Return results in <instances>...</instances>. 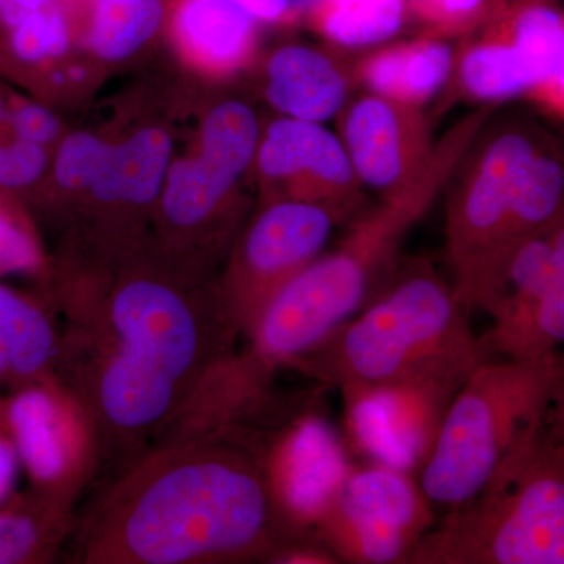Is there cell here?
<instances>
[{"instance_id": "cell-17", "label": "cell", "mask_w": 564, "mask_h": 564, "mask_svg": "<svg viewBox=\"0 0 564 564\" xmlns=\"http://www.w3.org/2000/svg\"><path fill=\"white\" fill-rule=\"evenodd\" d=\"M259 24L234 0H172L165 25L185 65L212 77H229L250 66Z\"/></svg>"}, {"instance_id": "cell-19", "label": "cell", "mask_w": 564, "mask_h": 564, "mask_svg": "<svg viewBox=\"0 0 564 564\" xmlns=\"http://www.w3.org/2000/svg\"><path fill=\"white\" fill-rule=\"evenodd\" d=\"M454 66L455 50L447 40L419 33L364 55L351 77L367 93L425 107L451 82Z\"/></svg>"}, {"instance_id": "cell-32", "label": "cell", "mask_w": 564, "mask_h": 564, "mask_svg": "<svg viewBox=\"0 0 564 564\" xmlns=\"http://www.w3.org/2000/svg\"><path fill=\"white\" fill-rule=\"evenodd\" d=\"M524 99L544 113L564 121V46L547 79L541 82Z\"/></svg>"}, {"instance_id": "cell-5", "label": "cell", "mask_w": 564, "mask_h": 564, "mask_svg": "<svg viewBox=\"0 0 564 564\" xmlns=\"http://www.w3.org/2000/svg\"><path fill=\"white\" fill-rule=\"evenodd\" d=\"M469 314L432 263L411 262L291 369L337 389L417 384L456 392L486 359Z\"/></svg>"}, {"instance_id": "cell-23", "label": "cell", "mask_w": 564, "mask_h": 564, "mask_svg": "<svg viewBox=\"0 0 564 564\" xmlns=\"http://www.w3.org/2000/svg\"><path fill=\"white\" fill-rule=\"evenodd\" d=\"M564 345V210L555 221L554 252L543 292L513 332L486 345V359H540Z\"/></svg>"}, {"instance_id": "cell-1", "label": "cell", "mask_w": 564, "mask_h": 564, "mask_svg": "<svg viewBox=\"0 0 564 564\" xmlns=\"http://www.w3.org/2000/svg\"><path fill=\"white\" fill-rule=\"evenodd\" d=\"M55 373L90 408L102 458L131 464L152 447L240 334L220 281L166 261L152 240L101 269H61Z\"/></svg>"}, {"instance_id": "cell-2", "label": "cell", "mask_w": 564, "mask_h": 564, "mask_svg": "<svg viewBox=\"0 0 564 564\" xmlns=\"http://www.w3.org/2000/svg\"><path fill=\"white\" fill-rule=\"evenodd\" d=\"M250 433L228 426L152 445L76 521L70 562L265 563L285 536Z\"/></svg>"}, {"instance_id": "cell-14", "label": "cell", "mask_w": 564, "mask_h": 564, "mask_svg": "<svg viewBox=\"0 0 564 564\" xmlns=\"http://www.w3.org/2000/svg\"><path fill=\"white\" fill-rule=\"evenodd\" d=\"M252 170L262 204L299 202L351 217L364 187L337 133L323 122L280 117L262 128Z\"/></svg>"}, {"instance_id": "cell-11", "label": "cell", "mask_w": 564, "mask_h": 564, "mask_svg": "<svg viewBox=\"0 0 564 564\" xmlns=\"http://www.w3.org/2000/svg\"><path fill=\"white\" fill-rule=\"evenodd\" d=\"M336 223L332 212L315 204H262L237 236L218 280L240 337L254 329L274 296L322 254Z\"/></svg>"}, {"instance_id": "cell-16", "label": "cell", "mask_w": 564, "mask_h": 564, "mask_svg": "<svg viewBox=\"0 0 564 564\" xmlns=\"http://www.w3.org/2000/svg\"><path fill=\"white\" fill-rule=\"evenodd\" d=\"M339 137L362 187L380 198L417 181L432 165L437 144L423 107L373 93L344 107Z\"/></svg>"}, {"instance_id": "cell-35", "label": "cell", "mask_w": 564, "mask_h": 564, "mask_svg": "<svg viewBox=\"0 0 564 564\" xmlns=\"http://www.w3.org/2000/svg\"><path fill=\"white\" fill-rule=\"evenodd\" d=\"M85 2L87 0H0V28L6 31L28 14L55 6V3H65L84 14Z\"/></svg>"}, {"instance_id": "cell-3", "label": "cell", "mask_w": 564, "mask_h": 564, "mask_svg": "<svg viewBox=\"0 0 564 564\" xmlns=\"http://www.w3.org/2000/svg\"><path fill=\"white\" fill-rule=\"evenodd\" d=\"M414 223L400 199H381L356 218L336 250L318 256L274 296L245 347L204 377L202 395L212 413L231 421L259 413L274 375L328 339L391 280Z\"/></svg>"}, {"instance_id": "cell-22", "label": "cell", "mask_w": 564, "mask_h": 564, "mask_svg": "<svg viewBox=\"0 0 564 564\" xmlns=\"http://www.w3.org/2000/svg\"><path fill=\"white\" fill-rule=\"evenodd\" d=\"M165 20L163 0H87L80 39L99 61L124 62L158 35Z\"/></svg>"}, {"instance_id": "cell-9", "label": "cell", "mask_w": 564, "mask_h": 564, "mask_svg": "<svg viewBox=\"0 0 564 564\" xmlns=\"http://www.w3.org/2000/svg\"><path fill=\"white\" fill-rule=\"evenodd\" d=\"M563 46V0H488L477 28L459 40L451 82L480 106L525 98L547 79Z\"/></svg>"}, {"instance_id": "cell-33", "label": "cell", "mask_w": 564, "mask_h": 564, "mask_svg": "<svg viewBox=\"0 0 564 564\" xmlns=\"http://www.w3.org/2000/svg\"><path fill=\"white\" fill-rule=\"evenodd\" d=\"M544 426L564 447V351L555 352V369L545 408Z\"/></svg>"}, {"instance_id": "cell-4", "label": "cell", "mask_w": 564, "mask_h": 564, "mask_svg": "<svg viewBox=\"0 0 564 564\" xmlns=\"http://www.w3.org/2000/svg\"><path fill=\"white\" fill-rule=\"evenodd\" d=\"M447 254L469 313L516 245L564 210V135L532 111H494L448 177Z\"/></svg>"}, {"instance_id": "cell-12", "label": "cell", "mask_w": 564, "mask_h": 564, "mask_svg": "<svg viewBox=\"0 0 564 564\" xmlns=\"http://www.w3.org/2000/svg\"><path fill=\"white\" fill-rule=\"evenodd\" d=\"M7 408L31 488L76 505L102 462L90 408L57 373L7 393Z\"/></svg>"}, {"instance_id": "cell-28", "label": "cell", "mask_w": 564, "mask_h": 564, "mask_svg": "<svg viewBox=\"0 0 564 564\" xmlns=\"http://www.w3.org/2000/svg\"><path fill=\"white\" fill-rule=\"evenodd\" d=\"M406 17L421 25L422 35L463 40L484 18L488 0H404Z\"/></svg>"}, {"instance_id": "cell-10", "label": "cell", "mask_w": 564, "mask_h": 564, "mask_svg": "<svg viewBox=\"0 0 564 564\" xmlns=\"http://www.w3.org/2000/svg\"><path fill=\"white\" fill-rule=\"evenodd\" d=\"M434 522V505L417 477L355 464L314 534L340 563L410 564Z\"/></svg>"}, {"instance_id": "cell-34", "label": "cell", "mask_w": 564, "mask_h": 564, "mask_svg": "<svg viewBox=\"0 0 564 564\" xmlns=\"http://www.w3.org/2000/svg\"><path fill=\"white\" fill-rule=\"evenodd\" d=\"M261 24H289L300 17L293 0H234Z\"/></svg>"}, {"instance_id": "cell-37", "label": "cell", "mask_w": 564, "mask_h": 564, "mask_svg": "<svg viewBox=\"0 0 564 564\" xmlns=\"http://www.w3.org/2000/svg\"><path fill=\"white\" fill-rule=\"evenodd\" d=\"M2 52H3V47H2V28H0V66H2Z\"/></svg>"}, {"instance_id": "cell-20", "label": "cell", "mask_w": 564, "mask_h": 564, "mask_svg": "<svg viewBox=\"0 0 564 564\" xmlns=\"http://www.w3.org/2000/svg\"><path fill=\"white\" fill-rule=\"evenodd\" d=\"M61 325L50 302L0 284V388L11 391L57 369Z\"/></svg>"}, {"instance_id": "cell-21", "label": "cell", "mask_w": 564, "mask_h": 564, "mask_svg": "<svg viewBox=\"0 0 564 564\" xmlns=\"http://www.w3.org/2000/svg\"><path fill=\"white\" fill-rule=\"evenodd\" d=\"M76 505L35 489L0 503V564L51 563L76 529Z\"/></svg>"}, {"instance_id": "cell-6", "label": "cell", "mask_w": 564, "mask_h": 564, "mask_svg": "<svg viewBox=\"0 0 564 564\" xmlns=\"http://www.w3.org/2000/svg\"><path fill=\"white\" fill-rule=\"evenodd\" d=\"M410 564H564L563 445L543 426L434 522Z\"/></svg>"}, {"instance_id": "cell-36", "label": "cell", "mask_w": 564, "mask_h": 564, "mask_svg": "<svg viewBox=\"0 0 564 564\" xmlns=\"http://www.w3.org/2000/svg\"><path fill=\"white\" fill-rule=\"evenodd\" d=\"M314 2L315 0H293V6L300 14H303Z\"/></svg>"}, {"instance_id": "cell-8", "label": "cell", "mask_w": 564, "mask_h": 564, "mask_svg": "<svg viewBox=\"0 0 564 564\" xmlns=\"http://www.w3.org/2000/svg\"><path fill=\"white\" fill-rule=\"evenodd\" d=\"M261 122L248 104L228 99L207 111L192 154L173 159L158 207L152 243L191 272L214 276L239 236L240 181L254 165Z\"/></svg>"}, {"instance_id": "cell-27", "label": "cell", "mask_w": 564, "mask_h": 564, "mask_svg": "<svg viewBox=\"0 0 564 564\" xmlns=\"http://www.w3.org/2000/svg\"><path fill=\"white\" fill-rule=\"evenodd\" d=\"M109 140L87 131L66 132L52 151L50 177L55 192L84 196L90 191Z\"/></svg>"}, {"instance_id": "cell-15", "label": "cell", "mask_w": 564, "mask_h": 564, "mask_svg": "<svg viewBox=\"0 0 564 564\" xmlns=\"http://www.w3.org/2000/svg\"><path fill=\"white\" fill-rule=\"evenodd\" d=\"M339 391L350 451L419 478L456 392L417 384H347Z\"/></svg>"}, {"instance_id": "cell-25", "label": "cell", "mask_w": 564, "mask_h": 564, "mask_svg": "<svg viewBox=\"0 0 564 564\" xmlns=\"http://www.w3.org/2000/svg\"><path fill=\"white\" fill-rule=\"evenodd\" d=\"M311 28L344 50H362L393 39L406 21L404 0H315Z\"/></svg>"}, {"instance_id": "cell-7", "label": "cell", "mask_w": 564, "mask_h": 564, "mask_svg": "<svg viewBox=\"0 0 564 564\" xmlns=\"http://www.w3.org/2000/svg\"><path fill=\"white\" fill-rule=\"evenodd\" d=\"M555 355L485 359L445 411L419 484L434 508L462 507L544 426Z\"/></svg>"}, {"instance_id": "cell-26", "label": "cell", "mask_w": 564, "mask_h": 564, "mask_svg": "<svg viewBox=\"0 0 564 564\" xmlns=\"http://www.w3.org/2000/svg\"><path fill=\"white\" fill-rule=\"evenodd\" d=\"M0 274L51 278V267L17 196L0 188Z\"/></svg>"}, {"instance_id": "cell-24", "label": "cell", "mask_w": 564, "mask_h": 564, "mask_svg": "<svg viewBox=\"0 0 564 564\" xmlns=\"http://www.w3.org/2000/svg\"><path fill=\"white\" fill-rule=\"evenodd\" d=\"M82 11L55 3L2 31L0 68L39 70L44 76L68 57L80 36Z\"/></svg>"}, {"instance_id": "cell-29", "label": "cell", "mask_w": 564, "mask_h": 564, "mask_svg": "<svg viewBox=\"0 0 564 564\" xmlns=\"http://www.w3.org/2000/svg\"><path fill=\"white\" fill-rule=\"evenodd\" d=\"M11 121L22 139L54 151L65 135L61 118L46 104L10 91Z\"/></svg>"}, {"instance_id": "cell-30", "label": "cell", "mask_w": 564, "mask_h": 564, "mask_svg": "<svg viewBox=\"0 0 564 564\" xmlns=\"http://www.w3.org/2000/svg\"><path fill=\"white\" fill-rule=\"evenodd\" d=\"M20 469V452L10 425L7 395L0 393V503L13 496Z\"/></svg>"}, {"instance_id": "cell-18", "label": "cell", "mask_w": 564, "mask_h": 564, "mask_svg": "<svg viewBox=\"0 0 564 564\" xmlns=\"http://www.w3.org/2000/svg\"><path fill=\"white\" fill-rule=\"evenodd\" d=\"M350 77L332 55L284 44L263 63V96L280 117L325 122L344 110Z\"/></svg>"}, {"instance_id": "cell-13", "label": "cell", "mask_w": 564, "mask_h": 564, "mask_svg": "<svg viewBox=\"0 0 564 564\" xmlns=\"http://www.w3.org/2000/svg\"><path fill=\"white\" fill-rule=\"evenodd\" d=\"M256 441L285 541L314 534L355 466L344 434L317 411H302Z\"/></svg>"}, {"instance_id": "cell-31", "label": "cell", "mask_w": 564, "mask_h": 564, "mask_svg": "<svg viewBox=\"0 0 564 564\" xmlns=\"http://www.w3.org/2000/svg\"><path fill=\"white\" fill-rule=\"evenodd\" d=\"M265 563L274 564H337L340 560L315 534L293 538L284 541L267 558Z\"/></svg>"}]
</instances>
